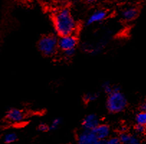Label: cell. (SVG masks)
<instances>
[{"mask_svg":"<svg viewBox=\"0 0 146 144\" xmlns=\"http://www.w3.org/2000/svg\"><path fill=\"white\" fill-rule=\"evenodd\" d=\"M5 118L9 123H21L25 120L26 113L21 109L16 107L9 108V110L5 113Z\"/></svg>","mask_w":146,"mask_h":144,"instance_id":"obj_6","label":"cell"},{"mask_svg":"<svg viewBox=\"0 0 146 144\" xmlns=\"http://www.w3.org/2000/svg\"><path fill=\"white\" fill-rule=\"evenodd\" d=\"M58 43L59 50L61 51L62 53L76 51L78 44V40L76 35H68L59 37Z\"/></svg>","mask_w":146,"mask_h":144,"instance_id":"obj_4","label":"cell"},{"mask_svg":"<svg viewBox=\"0 0 146 144\" xmlns=\"http://www.w3.org/2000/svg\"><path fill=\"white\" fill-rule=\"evenodd\" d=\"M62 124V119L60 117H56L53 119L50 123H49V126H50V131H55V130L58 129V128Z\"/></svg>","mask_w":146,"mask_h":144,"instance_id":"obj_15","label":"cell"},{"mask_svg":"<svg viewBox=\"0 0 146 144\" xmlns=\"http://www.w3.org/2000/svg\"><path fill=\"white\" fill-rule=\"evenodd\" d=\"M18 139V135L15 132H9L5 134L3 137V142L5 144H12Z\"/></svg>","mask_w":146,"mask_h":144,"instance_id":"obj_13","label":"cell"},{"mask_svg":"<svg viewBox=\"0 0 146 144\" xmlns=\"http://www.w3.org/2000/svg\"><path fill=\"white\" fill-rule=\"evenodd\" d=\"M134 131L136 135H142L146 133V127L141 125L135 124L134 127Z\"/></svg>","mask_w":146,"mask_h":144,"instance_id":"obj_18","label":"cell"},{"mask_svg":"<svg viewBox=\"0 0 146 144\" xmlns=\"http://www.w3.org/2000/svg\"><path fill=\"white\" fill-rule=\"evenodd\" d=\"M108 16V12L104 9H98L91 14L86 21L87 26L92 25L94 24L100 23L104 21Z\"/></svg>","mask_w":146,"mask_h":144,"instance_id":"obj_8","label":"cell"},{"mask_svg":"<svg viewBox=\"0 0 146 144\" xmlns=\"http://www.w3.org/2000/svg\"><path fill=\"white\" fill-rule=\"evenodd\" d=\"M101 123V120L97 115L89 113L82 119L81 124L82 130L93 131Z\"/></svg>","mask_w":146,"mask_h":144,"instance_id":"obj_7","label":"cell"},{"mask_svg":"<svg viewBox=\"0 0 146 144\" xmlns=\"http://www.w3.org/2000/svg\"><path fill=\"white\" fill-rule=\"evenodd\" d=\"M38 131L40 132L45 133L48 131H50V126L49 123H45V122H41L38 125Z\"/></svg>","mask_w":146,"mask_h":144,"instance_id":"obj_17","label":"cell"},{"mask_svg":"<svg viewBox=\"0 0 146 144\" xmlns=\"http://www.w3.org/2000/svg\"><path fill=\"white\" fill-rule=\"evenodd\" d=\"M123 132H127V129L125 125H122L119 128V133H123Z\"/></svg>","mask_w":146,"mask_h":144,"instance_id":"obj_21","label":"cell"},{"mask_svg":"<svg viewBox=\"0 0 146 144\" xmlns=\"http://www.w3.org/2000/svg\"><path fill=\"white\" fill-rule=\"evenodd\" d=\"M117 87V86L112 84L110 81H104L102 84V90L104 94L107 95H109L113 92L115 90V89Z\"/></svg>","mask_w":146,"mask_h":144,"instance_id":"obj_14","label":"cell"},{"mask_svg":"<svg viewBox=\"0 0 146 144\" xmlns=\"http://www.w3.org/2000/svg\"><path fill=\"white\" fill-rule=\"evenodd\" d=\"M127 144H141V141L138 135L136 134H132Z\"/></svg>","mask_w":146,"mask_h":144,"instance_id":"obj_20","label":"cell"},{"mask_svg":"<svg viewBox=\"0 0 146 144\" xmlns=\"http://www.w3.org/2000/svg\"><path fill=\"white\" fill-rule=\"evenodd\" d=\"M84 2H86V3L88 4H92V3H95V2H98L100 0H83Z\"/></svg>","mask_w":146,"mask_h":144,"instance_id":"obj_22","label":"cell"},{"mask_svg":"<svg viewBox=\"0 0 146 144\" xmlns=\"http://www.w3.org/2000/svg\"><path fill=\"white\" fill-rule=\"evenodd\" d=\"M135 124L141 125L146 127V112L144 110H140L135 116Z\"/></svg>","mask_w":146,"mask_h":144,"instance_id":"obj_12","label":"cell"},{"mask_svg":"<svg viewBox=\"0 0 146 144\" xmlns=\"http://www.w3.org/2000/svg\"><path fill=\"white\" fill-rule=\"evenodd\" d=\"M106 143L107 144H122L119 136H116V135L110 136L106 140Z\"/></svg>","mask_w":146,"mask_h":144,"instance_id":"obj_19","label":"cell"},{"mask_svg":"<svg viewBox=\"0 0 146 144\" xmlns=\"http://www.w3.org/2000/svg\"><path fill=\"white\" fill-rule=\"evenodd\" d=\"M128 102L127 97L117 86L115 90L107 95L106 108L111 114H119L126 110Z\"/></svg>","mask_w":146,"mask_h":144,"instance_id":"obj_2","label":"cell"},{"mask_svg":"<svg viewBox=\"0 0 146 144\" xmlns=\"http://www.w3.org/2000/svg\"><path fill=\"white\" fill-rule=\"evenodd\" d=\"M145 144H146V142H145Z\"/></svg>","mask_w":146,"mask_h":144,"instance_id":"obj_24","label":"cell"},{"mask_svg":"<svg viewBox=\"0 0 146 144\" xmlns=\"http://www.w3.org/2000/svg\"><path fill=\"white\" fill-rule=\"evenodd\" d=\"M141 110H144V111L146 112V100L145 101V102L143 103V105H142Z\"/></svg>","mask_w":146,"mask_h":144,"instance_id":"obj_23","label":"cell"},{"mask_svg":"<svg viewBox=\"0 0 146 144\" xmlns=\"http://www.w3.org/2000/svg\"><path fill=\"white\" fill-rule=\"evenodd\" d=\"M131 133H129L128 132H123V133H119V138L120 139L121 142L122 144H127L129 142L130 137H131Z\"/></svg>","mask_w":146,"mask_h":144,"instance_id":"obj_16","label":"cell"},{"mask_svg":"<svg viewBox=\"0 0 146 144\" xmlns=\"http://www.w3.org/2000/svg\"><path fill=\"white\" fill-rule=\"evenodd\" d=\"M77 144H107L106 141L99 140L93 131L82 130L77 135Z\"/></svg>","mask_w":146,"mask_h":144,"instance_id":"obj_5","label":"cell"},{"mask_svg":"<svg viewBox=\"0 0 146 144\" xmlns=\"http://www.w3.org/2000/svg\"><path fill=\"white\" fill-rule=\"evenodd\" d=\"M95 135L99 140L106 141L111 136V128L107 123H101L93 131Z\"/></svg>","mask_w":146,"mask_h":144,"instance_id":"obj_9","label":"cell"},{"mask_svg":"<svg viewBox=\"0 0 146 144\" xmlns=\"http://www.w3.org/2000/svg\"><path fill=\"white\" fill-rule=\"evenodd\" d=\"M138 9L135 7H128L124 9L122 12V17L125 21H133L138 16Z\"/></svg>","mask_w":146,"mask_h":144,"instance_id":"obj_10","label":"cell"},{"mask_svg":"<svg viewBox=\"0 0 146 144\" xmlns=\"http://www.w3.org/2000/svg\"><path fill=\"white\" fill-rule=\"evenodd\" d=\"M99 97H100V94L98 92H89L84 95L83 101L86 104L92 103V102H94L96 100H97Z\"/></svg>","mask_w":146,"mask_h":144,"instance_id":"obj_11","label":"cell"},{"mask_svg":"<svg viewBox=\"0 0 146 144\" xmlns=\"http://www.w3.org/2000/svg\"><path fill=\"white\" fill-rule=\"evenodd\" d=\"M58 38L52 34L45 35L41 37L38 43V48L45 56L51 57L57 53L58 48Z\"/></svg>","mask_w":146,"mask_h":144,"instance_id":"obj_3","label":"cell"},{"mask_svg":"<svg viewBox=\"0 0 146 144\" xmlns=\"http://www.w3.org/2000/svg\"><path fill=\"white\" fill-rule=\"evenodd\" d=\"M52 22L56 35L60 36L76 35L78 23L68 7L57 9L52 15Z\"/></svg>","mask_w":146,"mask_h":144,"instance_id":"obj_1","label":"cell"}]
</instances>
